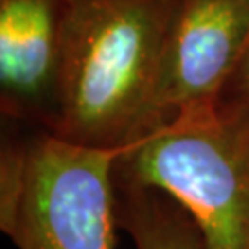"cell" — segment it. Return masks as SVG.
Wrapping results in <instances>:
<instances>
[{"label": "cell", "mask_w": 249, "mask_h": 249, "mask_svg": "<svg viewBox=\"0 0 249 249\" xmlns=\"http://www.w3.org/2000/svg\"><path fill=\"white\" fill-rule=\"evenodd\" d=\"M116 185V222L131 234L135 249H207L190 214L153 188Z\"/></svg>", "instance_id": "cell-6"}, {"label": "cell", "mask_w": 249, "mask_h": 249, "mask_svg": "<svg viewBox=\"0 0 249 249\" xmlns=\"http://www.w3.org/2000/svg\"><path fill=\"white\" fill-rule=\"evenodd\" d=\"M71 0H0L2 115L52 131Z\"/></svg>", "instance_id": "cell-5"}, {"label": "cell", "mask_w": 249, "mask_h": 249, "mask_svg": "<svg viewBox=\"0 0 249 249\" xmlns=\"http://www.w3.org/2000/svg\"><path fill=\"white\" fill-rule=\"evenodd\" d=\"M248 39L249 0H181L151 100L148 131L183 111L220 102L238 72Z\"/></svg>", "instance_id": "cell-4"}, {"label": "cell", "mask_w": 249, "mask_h": 249, "mask_svg": "<svg viewBox=\"0 0 249 249\" xmlns=\"http://www.w3.org/2000/svg\"><path fill=\"white\" fill-rule=\"evenodd\" d=\"M234 80H236V85H238V94H236V98L240 100L242 104L249 109V39H248L246 52H244V57H242V63H240V67H238V72H236Z\"/></svg>", "instance_id": "cell-7"}, {"label": "cell", "mask_w": 249, "mask_h": 249, "mask_svg": "<svg viewBox=\"0 0 249 249\" xmlns=\"http://www.w3.org/2000/svg\"><path fill=\"white\" fill-rule=\"evenodd\" d=\"M115 183L153 188L196 222L207 249H249V109H188L122 148Z\"/></svg>", "instance_id": "cell-2"}, {"label": "cell", "mask_w": 249, "mask_h": 249, "mask_svg": "<svg viewBox=\"0 0 249 249\" xmlns=\"http://www.w3.org/2000/svg\"><path fill=\"white\" fill-rule=\"evenodd\" d=\"M179 4L71 0L50 133L83 146L124 148L148 131Z\"/></svg>", "instance_id": "cell-1"}, {"label": "cell", "mask_w": 249, "mask_h": 249, "mask_svg": "<svg viewBox=\"0 0 249 249\" xmlns=\"http://www.w3.org/2000/svg\"><path fill=\"white\" fill-rule=\"evenodd\" d=\"M120 151L69 142L46 129L4 142L0 229L18 249H113Z\"/></svg>", "instance_id": "cell-3"}]
</instances>
